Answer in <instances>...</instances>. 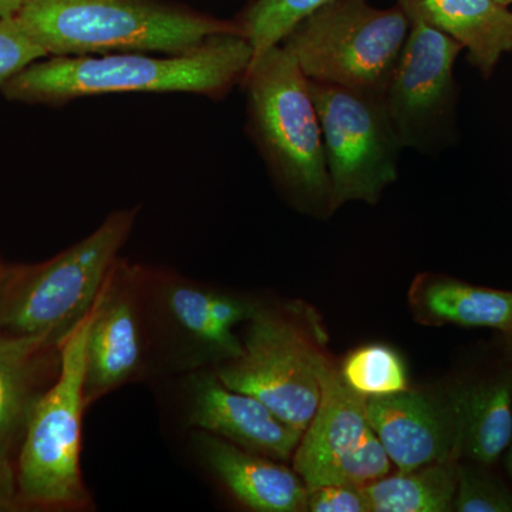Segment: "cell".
<instances>
[{
  "label": "cell",
  "mask_w": 512,
  "mask_h": 512,
  "mask_svg": "<svg viewBox=\"0 0 512 512\" xmlns=\"http://www.w3.org/2000/svg\"><path fill=\"white\" fill-rule=\"evenodd\" d=\"M25 0H0V19L12 18L22 8Z\"/></svg>",
  "instance_id": "obj_27"
},
{
  "label": "cell",
  "mask_w": 512,
  "mask_h": 512,
  "mask_svg": "<svg viewBox=\"0 0 512 512\" xmlns=\"http://www.w3.org/2000/svg\"><path fill=\"white\" fill-rule=\"evenodd\" d=\"M498 2L503 3L505 6L512 5V0H498Z\"/></svg>",
  "instance_id": "obj_30"
},
{
  "label": "cell",
  "mask_w": 512,
  "mask_h": 512,
  "mask_svg": "<svg viewBox=\"0 0 512 512\" xmlns=\"http://www.w3.org/2000/svg\"><path fill=\"white\" fill-rule=\"evenodd\" d=\"M393 461L386 447L372 429L366 431L359 446L336 458L311 488L322 485H350L365 488L382 478L390 476ZM309 491V490H308Z\"/></svg>",
  "instance_id": "obj_23"
},
{
  "label": "cell",
  "mask_w": 512,
  "mask_h": 512,
  "mask_svg": "<svg viewBox=\"0 0 512 512\" xmlns=\"http://www.w3.org/2000/svg\"><path fill=\"white\" fill-rule=\"evenodd\" d=\"M93 309L60 343L59 377L37 399L25 429L19 457V493L42 507H80L87 503L80 471L86 346Z\"/></svg>",
  "instance_id": "obj_6"
},
{
  "label": "cell",
  "mask_w": 512,
  "mask_h": 512,
  "mask_svg": "<svg viewBox=\"0 0 512 512\" xmlns=\"http://www.w3.org/2000/svg\"><path fill=\"white\" fill-rule=\"evenodd\" d=\"M332 0H252L235 19L241 35L247 39L259 59L282 40L303 19Z\"/></svg>",
  "instance_id": "obj_20"
},
{
  "label": "cell",
  "mask_w": 512,
  "mask_h": 512,
  "mask_svg": "<svg viewBox=\"0 0 512 512\" xmlns=\"http://www.w3.org/2000/svg\"><path fill=\"white\" fill-rule=\"evenodd\" d=\"M136 218L137 210L114 212L92 235L20 276L0 305V330L62 343L92 311Z\"/></svg>",
  "instance_id": "obj_7"
},
{
  "label": "cell",
  "mask_w": 512,
  "mask_h": 512,
  "mask_svg": "<svg viewBox=\"0 0 512 512\" xmlns=\"http://www.w3.org/2000/svg\"><path fill=\"white\" fill-rule=\"evenodd\" d=\"M309 87L322 126L332 212L349 202L376 205L399 178L403 150L383 97L313 80Z\"/></svg>",
  "instance_id": "obj_8"
},
{
  "label": "cell",
  "mask_w": 512,
  "mask_h": 512,
  "mask_svg": "<svg viewBox=\"0 0 512 512\" xmlns=\"http://www.w3.org/2000/svg\"><path fill=\"white\" fill-rule=\"evenodd\" d=\"M15 18L47 56L183 55L241 35L235 20L164 0H25Z\"/></svg>",
  "instance_id": "obj_2"
},
{
  "label": "cell",
  "mask_w": 512,
  "mask_h": 512,
  "mask_svg": "<svg viewBox=\"0 0 512 512\" xmlns=\"http://www.w3.org/2000/svg\"><path fill=\"white\" fill-rule=\"evenodd\" d=\"M481 464L458 463L454 511L512 512V491Z\"/></svg>",
  "instance_id": "obj_24"
},
{
  "label": "cell",
  "mask_w": 512,
  "mask_h": 512,
  "mask_svg": "<svg viewBox=\"0 0 512 512\" xmlns=\"http://www.w3.org/2000/svg\"><path fill=\"white\" fill-rule=\"evenodd\" d=\"M508 448H510V453H508V468H510V473L512 476V439L510 446H508Z\"/></svg>",
  "instance_id": "obj_28"
},
{
  "label": "cell",
  "mask_w": 512,
  "mask_h": 512,
  "mask_svg": "<svg viewBox=\"0 0 512 512\" xmlns=\"http://www.w3.org/2000/svg\"><path fill=\"white\" fill-rule=\"evenodd\" d=\"M412 22L399 5L332 0L295 26L281 42L313 82L382 96Z\"/></svg>",
  "instance_id": "obj_5"
},
{
  "label": "cell",
  "mask_w": 512,
  "mask_h": 512,
  "mask_svg": "<svg viewBox=\"0 0 512 512\" xmlns=\"http://www.w3.org/2000/svg\"><path fill=\"white\" fill-rule=\"evenodd\" d=\"M47 53L20 26L15 16L0 19V87Z\"/></svg>",
  "instance_id": "obj_25"
},
{
  "label": "cell",
  "mask_w": 512,
  "mask_h": 512,
  "mask_svg": "<svg viewBox=\"0 0 512 512\" xmlns=\"http://www.w3.org/2000/svg\"><path fill=\"white\" fill-rule=\"evenodd\" d=\"M60 345L49 335H13L0 330V461L40 396L33 393L36 359L43 350Z\"/></svg>",
  "instance_id": "obj_18"
},
{
  "label": "cell",
  "mask_w": 512,
  "mask_h": 512,
  "mask_svg": "<svg viewBox=\"0 0 512 512\" xmlns=\"http://www.w3.org/2000/svg\"><path fill=\"white\" fill-rule=\"evenodd\" d=\"M190 421L204 433L276 461L291 460L303 434L261 400L229 389L217 375L195 380Z\"/></svg>",
  "instance_id": "obj_12"
},
{
  "label": "cell",
  "mask_w": 512,
  "mask_h": 512,
  "mask_svg": "<svg viewBox=\"0 0 512 512\" xmlns=\"http://www.w3.org/2000/svg\"><path fill=\"white\" fill-rule=\"evenodd\" d=\"M308 511L370 512V504L363 488L322 485L308 491Z\"/></svg>",
  "instance_id": "obj_26"
},
{
  "label": "cell",
  "mask_w": 512,
  "mask_h": 512,
  "mask_svg": "<svg viewBox=\"0 0 512 512\" xmlns=\"http://www.w3.org/2000/svg\"><path fill=\"white\" fill-rule=\"evenodd\" d=\"M247 133L279 191L296 210L329 218L330 187L318 110L309 79L284 46L249 66Z\"/></svg>",
  "instance_id": "obj_3"
},
{
  "label": "cell",
  "mask_w": 512,
  "mask_h": 512,
  "mask_svg": "<svg viewBox=\"0 0 512 512\" xmlns=\"http://www.w3.org/2000/svg\"><path fill=\"white\" fill-rule=\"evenodd\" d=\"M211 295L194 286L175 285L168 291L165 303L171 318L191 338L217 355L235 359L242 353V340L218 328L211 312Z\"/></svg>",
  "instance_id": "obj_22"
},
{
  "label": "cell",
  "mask_w": 512,
  "mask_h": 512,
  "mask_svg": "<svg viewBox=\"0 0 512 512\" xmlns=\"http://www.w3.org/2000/svg\"><path fill=\"white\" fill-rule=\"evenodd\" d=\"M464 386L367 397V423L399 473L463 458Z\"/></svg>",
  "instance_id": "obj_10"
},
{
  "label": "cell",
  "mask_w": 512,
  "mask_h": 512,
  "mask_svg": "<svg viewBox=\"0 0 512 512\" xmlns=\"http://www.w3.org/2000/svg\"><path fill=\"white\" fill-rule=\"evenodd\" d=\"M460 461L429 464L367 485L370 512L454 511Z\"/></svg>",
  "instance_id": "obj_19"
},
{
  "label": "cell",
  "mask_w": 512,
  "mask_h": 512,
  "mask_svg": "<svg viewBox=\"0 0 512 512\" xmlns=\"http://www.w3.org/2000/svg\"><path fill=\"white\" fill-rule=\"evenodd\" d=\"M505 338H507L508 350H510V359H511V366H512V335L505 336Z\"/></svg>",
  "instance_id": "obj_29"
},
{
  "label": "cell",
  "mask_w": 512,
  "mask_h": 512,
  "mask_svg": "<svg viewBox=\"0 0 512 512\" xmlns=\"http://www.w3.org/2000/svg\"><path fill=\"white\" fill-rule=\"evenodd\" d=\"M407 18L446 33L467 50V60L490 77L512 52V12L498 0H397Z\"/></svg>",
  "instance_id": "obj_15"
},
{
  "label": "cell",
  "mask_w": 512,
  "mask_h": 512,
  "mask_svg": "<svg viewBox=\"0 0 512 512\" xmlns=\"http://www.w3.org/2000/svg\"><path fill=\"white\" fill-rule=\"evenodd\" d=\"M245 323L241 355L215 375L229 389L261 400L303 433L318 409L320 370L330 356L319 313L302 302L282 309L258 303Z\"/></svg>",
  "instance_id": "obj_4"
},
{
  "label": "cell",
  "mask_w": 512,
  "mask_h": 512,
  "mask_svg": "<svg viewBox=\"0 0 512 512\" xmlns=\"http://www.w3.org/2000/svg\"><path fill=\"white\" fill-rule=\"evenodd\" d=\"M366 403L367 397L345 382L339 365L329 356L320 370L318 409L293 454V470L308 490L336 458L365 439L369 430Z\"/></svg>",
  "instance_id": "obj_13"
},
{
  "label": "cell",
  "mask_w": 512,
  "mask_h": 512,
  "mask_svg": "<svg viewBox=\"0 0 512 512\" xmlns=\"http://www.w3.org/2000/svg\"><path fill=\"white\" fill-rule=\"evenodd\" d=\"M463 50L446 33L412 20L402 55L383 93L403 148L433 153L446 141L456 110L454 66Z\"/></svg>",
  "instance_id": "obj_9"
},
{
  "label": "cell",
  "mask_w": 512,
  "mask_h": 512,
  "mask_svg": "<svg viewBox=\"0 0 512 512\" xmlns=\"http://www.w3.org/2000/svg\"><path fill=\"white\" fill-rule=\"evenodd\" d=\"M511 439L512 366H507L464 386L463 458L493 467Z\"/></svg>",
  "instance_id": "obj_17"
},
{
  "label": "cell",
  "mask_w": 512,
  "mask_h": 512,
  "mask_svg": "<svg viewBox=\"0 0 512 512\" xmlns=\"http://www.w3.org/2000/svg\"><path fill=\"white\" fill-rule=\"evenodd\" d=\"M339 370L345 382L365 397L410 389L402 357L389 346L367 345L352 350L340 363Z\"/></svg>",
  "instance_id": "obj_21"
},
{
  "label": "cell",
  "mask_w": 512,
  "mask_h": 512,
  "mask_svg": "<svg viewBox=\"0 0 512 512\" xmlns=\"http://www.w3.org/2000/svg\"><path fill=\"white\" fill-rule=\"evenodd\" d=\"M252 59L247 39L227 33L183 55L55 56L30 64L3 84L2 92L10 100L56 106L121 93H191L220 100L241 84Z\"/></svg>",
  "instance_id": "obj_1"
},
{
  "label": "cell",
  "mask_w": 512,
  "mask_h": 512,
  "mask_svg": "<svg viewBox=\"0 0 512 512\" xmlns=\"http://www.w3.org/2000/svg\"><path fill=\"white\" fill-rule=\"evenodd\" d=\"M133 274L117 261L94 303L86 346V404L127 382L140 366V320L134 293L128 289Z\"/></svg>",
  "instance_id": "obj_11"
},
{
  "label": "cell",
  "mask_w": 512,
  "mask_h": 512,
  "mask_svg": "<svg viewBox=\"0 0 512 512\" xmlns=\"http://www.w3.org/2000/svg\"><path fill=\"white\" fill-rule=\"evenodd\" d=\"M409 308L423 326L494 329L512 335V291L471 285L448 275L420 274L410 285Z\"/></svg>",
  "instance_id": "obj_16"
},
{
  "label": "cell",
  "mask_w": 512,
  "mask_h": 512,
  "mask_svg": "<svg viewBox=\"0 0 512 512\" xmlns=\"http://www.w3.org/2000/svg\"><path fill=\"white\" fill-rule=\"evenodd\" d=\"M200 447L212 473L249 510L308 511V488L296 471L210 433L201 437Z\"/></svg>",
  "instance_id": "obj_14"
}]
</instances>
